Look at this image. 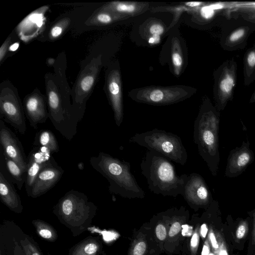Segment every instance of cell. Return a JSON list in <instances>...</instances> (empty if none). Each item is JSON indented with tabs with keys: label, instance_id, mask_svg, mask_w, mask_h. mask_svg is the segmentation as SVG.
I'll use <instances>...</instances> for the list:
<instances>
[{
	"label": "cell",
	"instance_id": "cell-1",
	"mask_svg": "<svg viewBox=\"0 0 255 255\" xmlns=\"http://www.w3.org/2000/svg\"><path fill=\"white\" fill-rule=\"evenodd\" d=\"M141 174L147 180L150 191L163 196L183 195L188 174L177 175L175 167L166 157L146 151L140 164Z\"/></svg>",
	"mask_w": 255,
	"mask_h": 255
},
{
	"label": "cell",
	"instance_id": "cell-2",
	"mask_svg": "<svg viewBox=\"0 0 255 255\" xmlns=\"http://www.w3.org/2000/svg\"><path fill=\"white\" fill-rule=\"evenodd\" d=\"M90 163L109 183L110 193L127 198H143L145 192L130 171L129 162L100 152L90 157Z\"/></svg>",
	"mask_w": 255,
	"mask_h": 255
},
{
	"label": "cell",
	"instance_id": "cell-3",
	"mask_svg": "<svg viewBox=\"0 0 255 255\" xmlns=\"http://www.w3.org/2000/svg\"><path fill=\"white\" fill-rule=\"evenodd\" d=\"M219 123V115L212 108L203 106L194 124V142L214 177L217 175L220 160Z\"/></svg>",
	"mask_w": 255,
	"mask_h": 255
},
{
	"label": "cell",
	"instance_id": "cell-4",
	"mask_svg": "<svg viewBox=\"0 0 255 255\" xmlns=\"http://www.w3.org/2000/svg\"><path fill=\"white\" fill-rule=\"evenodd\" d=\"M96 210V205L84 193L70 190L59 200L54 207L53 213L77 236L88 228Z\"/></svg>",
	"mask_w": 255,
	"mask_h": 255
},
{
	"label": "cell",
	"instance_id": "cell-5",
	"mask_svg": "<svg viewBox=\"0 0 255 255\" xmlns=\"http://www.w3.org/2000/svg\"><path fill=\"white\" fill-rule=\"evenodd\" d=\"M129 142L158 153L181 165H184L187 162V153L181 139L172 132L154 128L135 133L130 137Z\"/></svg>",
	"mask_w": 255,
	"mask_h": 255
},
{
	"label": "cell",
	"instance_id": "cell-6",
	"mask_svg": "<svg viewBox=\"0 0 255 255\" xmlns=\"http://www.w3.org/2000/svg\"><path fill=\"white\" fill-rule=\"evenodd\" d=\"M188 88L183 87H149L139 89L131 97L135 101L155 105L176 103L189 97Z\"/></svg>",
	"mask_w": 255,
	"mask_h": 255
},
{
	"label": "cell",
	"instance_id": "cell-7",
	"mask_svg": "<svg viewBox=\"0 0 255 255\" xmlns=\"http://www.w3.org/2000/svg\"><path fill=\"white\" fill-rule=\"evenodd\" d=\"M182 196L189 205L196 208L207 206L212 200V194L205 180L197 173L188 175Z\"/></svg>",
	"mask_w": 255,
	"mask_h": 255
},
{
	"label": "cell",
	"instance_id": "cell-8",
	"mask_svg": "<svg viewBox=\"0 0 255 255\" xmlns=\"http://www.w3.org/2000/svg\"><path fill=\"white\" fill-rule=\"evenodd\" d=\"M0 143L4 155L26 170L27 158L22 145L16 134L0 120Z\"/></svg>",
	"mask_w": 255,
	"mask_h": 255
},
{
	"label": "cell",
	"instance_id": "cell-9",
	"mask_svg": "<svg viewBox=\"0 0 255 255\" xmlns=\"http://www.w3.org/2000/svg\"><path fill=\"white\" fill-rule=\"evenodd\" d=\"M64 171L53 158L40 170L27 195L37 198L45 194L61 179Z\"/></svg>",
	"mask_w": 255,
	"mask_h": 255
},
{
	"label": "cell",
	"instance_id": "cell-10",
	"mask_svg": "<svg viewBox=\"0 0 255 255\" xmlns=\"http://www.w3.org/2000/svg\"><path fill=\"white\" fill-rule=\"evenodd\" d=\"M250 142L243 141L240 147L232 149L229 154L225 174L228 178L236 177L243 173L255 159Z\"/></svg>",
	"mask_w": 255,
	"mask_h": 255
},
{
	"label": "cell",
	"instance_id": "cell-11",
	"mask_svg": "<svg viewBox=\"0 0 255 255\" xmlns=\"http://www.w3.org/2000/svg\"><path fill=\"white\" fill-rule=\"evenodd\" d=\"M53 157L51 152L45 147L33 146L27 158L25 190L28 194L40 171Z\"/></svg>",
	"mask_w": 255,
	"mask_h": 255
},
{
	"label": "cell",
	"instance_id": "cell-12",
	"mask_svg": "<svg viewBox=\"0 0 255 255\" xmlns=\"http://www.w3.org/2000/svg\"><path fill=\"white\" fill-rule=\"evenodd\" d=\"M108 90L116 125L120 127L124 118L121 76L119 71H114L108 81Z\"/></svg>",
	"mask_w": 255,
	"mask_h": 255
},
{
	"label": "cell",
	"instance_id": "cell-13",
	"mask_svg": "<svg viewBox=\"0 0 255 255\" xmlns=\"http://www.w3.org/2000/svg\"><path fill=\"white\" fill-rule=\"evenodd\" d=\"M0 154V171L12 183L15 184L18 189L21 190L26 181V170L4 155L1 148Z\"/></svg>",
	"mask_w": 255,
	"mask_h": 255
},
{
	"label": "cell",
	"instance_id": "cell-14",
	"mask_svg": "<svg viewBox=\"0 0 255 255\" xmlns=\"http://www.w3.org/2000/svg\"><path fill=\"white\" fill-rule=\"evenodd\" d=\"M0 198L1 202L10 210L20 213L23 206L20 196L12 183L0 171Z\"/></svg>",
	"mask_w": 255,
	"mask_h": 255
},
{
	"label": "cell",
	"instance_id": "cell-15",
	"mask_svg": "<svg viewBox=\"0 0 255 255\" xmlns=\"http://www.w3.org/2000/svg\"><path fill=\"white\" fill-rule=\"evenodd\" d=\"M25 111L30 125L34 129L37 128L39 124L44 123L48 115L43 101L36 97H31L26 100L25 103Z\"/></svg>",
	"mask_w": 255,
	"mask_h": 255
},
{
	"label": "cell",
	"instance_id": "cell-16",
	"mask_svg": "<svg viewBox=\"0 0 255 255\" xmlns=\"http://www.w3.org/2000/svg\"><path fill=\"white\" fill-rule=\"evenodd\" d=\"M101 248L97 239L88 237L71 248L68 255H98Z\"/></svg>",
	"mask_w": 255,
	"mask_h": 255
},
{
	"label": "cell",
	"instance_id": "cell-17",
	"mask_svg": "<svg viewBox=\"0 0 255 255\" xmlns=\"http://www.w3.org/2000/svg\"><path fill=\"white\" fill-rule=\"evenodd\" d=\"M33 146L45 147L52 154L59 151L56 136L51 131L48 129H42L36 133Z\"/></svg>",
	"mask_w": 255,
	"mask_h": 255
},
{
	"label": "cell",
	"instance_id": "cell-18",
	"mask_svg": "<svg viewBox=\"0 0 255 255\" xmlns=\"http://www.w3.org/2000/svg\"><path fill=\"white\" fill-rule=\"evenodd\" d=\"M146 8V4L141 3L117 2L113 4L114 11L124 16L134 15L140 13Z\"/></svg>",
	"mask_w": 255,
	"mask_h": 255
},
{
	"label": "cell",
	"instance_id": "cell-19",
	"mask_svg": "<svg viewBox=\"0 0 255 255\" xmlns=\"http://www.w3.org/2000/svg\"><path fill=\"white\" fill-rule=\"evenodd\" d=\"M32 223L37 233L41 238L52 242L57 240V232L50 224L39 219L33 220Z\"/></svg>",
	"mask_w": 255,
	"mask_h": 255
},
{
	"label": "cell",
	"instance_id": "cell-20",
	"mask_svg": "<svg viewBox=\"0 0 255 255\" xmlns=\"http://www.w3.org/2000/svg\"><path fill=\"white\" fill-rule=\"evenodd\" d=\"M171 58L174 73L176 75H179L182 68L183 59L180 42L176 38L172 40Z\"/></svg>",
	"mask_w": 255,
	"mask_h": 255
},
{
	"label": "cell",
	"instance_id": "cell-21",
	"mask_svg": "<svg viewBox=\"0 0 255 255\" xmlns=\"http://www.w3.org/2000/svg\"><path fill=\"white\" fill-rule=\"evenodd\" d=\"M20 245L25 255H42L37 246L29 238L21 240Z\"/></svg>",
	"mask_w": 255,
	"mask_h": 255
},
{
	"label": "cell",
	"instance_id": "cell-22",
	"mask_svg": "<svg viewBox=\"0 0 255 255\" xmlns=\"http://www.w3.org/2000/svg\"><path fill=\"white\" fill-rule=\"evenodd\" d=\"M234 85V78L230 75L226 74L220 83V90L223 95L227 96L230 94Z\"/></svg>",
	"mask_w": 255,
	"mask_h": 255
},
{
	"label": "cell",
	"instance_id": "cell-23",
	"mask_svg": "<svg viewBox=\"0 0 255 255\" xmlns=\"http://www.w3.org/2000/svg\"><path fill=\"white\" fill-rule=\"evenodd\" d=\"M147 250L146 241L142 239H138L133 243L129 255H145Z\"/></svg>",
	"mask_w": 255,
	"mask_h": 255
},
{
	"label": "cell",
	"instance_id": "cell-24",
	"mask_svg": "<svg viewBox=\"0 0 255 255\" xmlns=\"http://www.w3.org/2000/svg\"><path fill=\"white\" fill-rule=\"evenodd\" d=\"M199 229L197 227L195 230L190 240V250L192 255H196L200 240Z\"/></svg>",
	"mask_w": 255,
	"mask_h": 255
},
{
	"label": "cell",
	"instance_id": "cell-25",
	"mask_svg": "<svg viewBox=\"0 0 255 255\" xmlns=\"http://www.w3.org/2000/svg\"><path fill=\"white\" fill-rule=\"evenodd\" d=\"M60 103L58 95L54 91H51L48 95L49 112L56 109Z\"/></svg>",
	"mask_w": 255,
	"mask_h": 255
},
{
	"label": "cell",
	"instance_id": "cell-26",
	"mask_svg": "<svg viewBox=\"0 0 255 255\" xmlns=\"http://www.w3.org/2000/svg\"><path fill=\"white\" fill-rule=\"evenodd\" d=\"M94 82V79L92 76H87L81 81V88L85 92L88 91L92 87Z\"/></svg>",
	"mask_w": 255,
	"mask_h": 255
},
{
	"label": "cell",
	"instance_id": "cell-27",
	"mask_svg": "<svg viewBox=\"0 0 255 255\" xmlns=\"http://www.w3.org/2000/svg\"><path fill=\"white\" fill-rule=\"evenodd\" d=\"M248 226L246 222H243L238 226L236 232V237L237 239L241 240L245 237L248 232Z\"/></svg>",
	"mask_w": 255,
	"mask_h": 255
},
{
	"label": "cell",
	"instance_id": "cell-28",
	"mask_svg": "<svg viewBox=\"0 0 255 255\" xmlns=\"http://www.w3.org/2000/svg\"><path fill=\"white\" fill-rule=\"evenodd\" d=\"M164 31V28L163 25L160 23H153L149 28V31L152 35L160 36Z\"/></svg>",
	"mask_w": 255,
	"mask_h": 255
},
{
	"label": "cell",
	"instance_id": "cell-29",
	"mask_svg": "<svg viewBox=\"0 0 255 255\" xmlns=\"http://www.w3.org/2000/svg\"><path fill=\"white\" fill-rule=\"evenodd\" d=\"M156 237L160 241H163L166 237V230L165 226L162 224L157 225L155 228Z\"/></svg>",
	"mask_w": 255,
	"mask_h": 255
},
{
	"label": "cell",
	"instance_id": "cell-30",
	"mask_svg": "<svg viewBox=\"0 0 255 255\" xmlns=\"http://www.w3.org/2000/svg\"><path fill=\"white\" fill-rule=\"evenodd\" d=\"M182 226L178 222H174L169 231L168 235L170 237H173L179 233Z\"/></svg>",
	"mask_w": 255,
	"mask_h": 255
},
{
	"label": "cell",
	"instance_id": "cell-31",
	"mask_svg": "<svg viewBox=\"0 0 255 255\" xmlns=\"http://www.w3.org/2000/svg\"><path fill=\"white\" fill-rule=\"evenodd\" d=\"M97 19L101 23L105 24L111 23L113 20L112 16L106 13L99 14L97 16Z\"/></svg>",
	"mask_w": 255,
	"mask_h": 255
},
{
	"label": "cell",
	"instance_id": "cell-32",
	"mask_svg": "<svg viewBox=\"0 0 255 255\" xmlns=\"http://www.w3.org/2000/svg\"><path fill=\"white\" fill-rule=\"evenodd\" d=\"M245 33L243 29H240L234 32L230 36V40L231 41H235L240 39Z\"/></svg>",
	"mask_w": 255,
	"mask_h": 255
},
{
	"label": "cell",
	"instance_id": "cell-33",
	"mask_svg": "<svg viewBox=\"0 0 255 255\" xmlns=\"http://www.w3.org/2000/svg\"><path fill=\"white\" fill-rule=\"evenodd\" d=\"M209 239L213 248L214 249H218L219 246L216 238L215 235L212 230H211L209 233Z\"/></svg>",
	"mask_w": 255,
	"mask_h": 255
},
{
	"label": "cell",
	"instance_id": "cell-34",
	"mask_svg": "<svg viewBox=\"0 0 255 255\" xmlns=\"http://www.w3.org/2000/svg\"><path fill=\"white\" fill-rule=\"evenodd\" d=\"M247 62L248 64L251 67H254L255 66V52L254 51L251 52L247 58Z\"/></svg>",
	"mask_w": 255,
	"mask_h": 255
},
{
	"label": "cell",
	"instance_id": "cell-35",
	"mask_svg": "<svg viewBox=\"0 0 255 255\" xmlns=\"http://www.w3.org/2000/svg\"><path fill=\"white\" fill-rule=\"evenodd\" d=\"M13 255H25L21 247L17 243L14 242V248L13 251Z\"/></svg>",
	"mask_w": 255,
	"mask_h": 255
},
{
	"label": "cell",
	"instance_id": "cell-36",
	"mask_svg": "<svg viewBox=\"0 0 255 255\" xmlns=\"http://www.w3.org/2000/svg\"><path fill=\"white\" fill-rule=\"evenodd\" d=\"M210 248L208 240H206L203 246L201 255H209L210 254Z\"/></svg>",
	"mask_w": 255,
	"mask_h": 255
},
{
	"label": "cell",
	"instance_id": "cell-37",
	"mask_svg": "<svg viewBox=\"0 0 255 255\" xmlns=\"http://www.w3.org/2000/svg\"><path fill=\"white\" fill-rule=\"evenodd\" d=\"M62 31V29L61 27L56 26L54 27L51 31V34L53 37H56L59 36Z\"/></svg>",
	"mask_w": 255,
	"mask_h": 255
},
{
	"label": "cell",
	"instance_id": "cell-38",
	"mask_svg": "<svg viewBox=\"0 0 255 255\" xmlns=\"http://www.w3.org/2000/svg\"><path fill=\"white\" fill-rule=\"evenodd\" d=\"M208 228L206 224H203L200 229V234L203 239H205L208 233Z\"/></svg>",
	"mask_w": 255,
	"mask_h": 255
},
{
	"label": "cell",
	"instance_id": "cell-39",
	"mask_svg": "<svg viewBox=\"0 0 255 255\" xmlns=\"http://www.w3.org/2000/svg\"><path fill=\"white\" fill-rule=\"evenodd\" d=\"M160 41V36L152 35L148 40V42L150 44H157Z\"/></svg>",
	"mask_w": 255,
	"mask_h": 255
},
{
	"label": "cell",
	"instance_id": "cell-40",
	"mask_svg": "<svg viewBox=\"0 0 255 255\" xmlns=\"http://www.w3.org/2000/svg\"><path fill=\"white\" fill-rule=\"evenodd\" d=\"M252 243L255 245V212L253 214V229L252 237Z\"/></svg>",
	"mask_w": 255,
	"mask_h": 255
},
{
	"label": "cell",
	"instance_id": "cell-41",
	"mask_svg": "<svg viewBox=\"0 0 255 255\" xmlns=\"http://www.w3.org/2000/svg\"><path fill=\"white\" fill-rule=\"evenodd\" d=\"M202 4L201 2L199 1H192V2H187L185 3L186 6L189 7H195L199 6Z\"/></svg>",
	"mask_w": 255,
	"mask_h": 255
},
{
	"label": "cell",
	"instance_id": "cell-42",
	"mask_svg": "<svg viewBox=\"0 0 255 255\" xmlns=\"http://www.w3.org/2000/svg\"><path fill=\"white\" fill-rule=\"evenodd\" d=\"M183 227V230H182V233L185 232V233L183 234L184 236H190L189 235L191 234L188 231H190V229L192 228L191 227L188 226V225H183L182 226Z\"/></svg>",
	"mask_w": 255,
	"mask_h": 255
},
{
	"label": "cell",
	"instance_id": "cell-43",
	"mask_svg": "<svg viewBox=\"0 0 255 255\" xmlns=\"http://www.w3.org/2000/svg\"><path fill=\"white\" fill-rule=\"evenodd\" d=\"M219 255H228L227 251L223 245H222L220 248Z\"/></svg>",
	"mask_w": 255,
	"mask_h": 255
},
{
	"label": "cell",
	"instance_id": "cell-44",
	"mask_svg": "<svg viewBox=\"0 0 255 255\" xmlns=\"http://www.w3.org/2000/svg\"><path fill=\"white\" fill-rule=\"evenodd\" d=\"M18 47L19 44L18 43H15L10 46L9 50L12 51H14L17 49Z\"/></svg>",
	"mask_w": 255,
	"mask_h": 255
},
{
	"label": "cell",
	"instance_id": "cell-45",
	"mask_svg": "<svg viewBox=\"0 0 255 255\" xmlns=\"http://www.w3.org/2000/svg\"><path fill=\"white\" fill-rule=\"evenodd\" d=\"M209 255H215L213 253H210Z\"/></svg>",
	"mask_w": 255,
	"mask_h": 255
},
{
	"label": "cell",
	"instance_id": "cell-46",
	"mask_svg": "<svg viewBox=\"0 0 255 255\" xmlns=\"http://www.w3.org/2000/svg\"></svg>",
	"mask_w": 255,
	"mask_h": 255
}]
</instances>
